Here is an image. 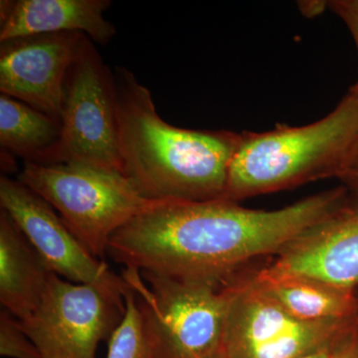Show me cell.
Wrapping results in <instances>:
<instances>
[{"instance_id":"6da1fadb","label":"cell","mask_w":358,"mask_h":358,"mask_svg":"<svg viewBox=\"0 0 358 358\" xmlns=\"http://www.w3.org/2000/svg\"><path fill=\"white\" fill-rule=\"evenodd\" d=\"M343 193L339 185L275 210L225 199L159 201L113 235L107 254L145 274L224 287L327 217Z\"/></svg>"},{"instance_id":"7a4b0ae2","label":"cell","mask_w":358,"mask_h":358,"mask_svg":"<svg viewBox=\"0 0 358 358\" xmlns=\"http://www.w3.org/2000/svg\"><path fill=\"white\" fill-rule=\"evenodd\" d=\"M122 173L155 201L225 199L241 134L178 128L157 114L152 94L126 67H115Z\"/></svg>"},{"instance_id":"3957f363","label":"cell","mask_w":358,"mask_h":358,"mask_svg":"<svg viewBox=\"0 0 358 358\" xmlns=\"http://www.w3.org/2000/svg\"><path fill=\"white\" fill-rule=\"evenodd\" d=\"M357 138L358 93L352 87L333 112L313 124L244 131L231 162L225 199L239 202L338 178L348 169Z\"/></svg>"},{"instance_id":"277c9868","label":"cell","mask_w":358,"mask_h":358,"mask_svg":"<svg viewBox=\"0 0 358 358\" xmlns=\"http://www.w3.org/2000/svg\"><path fill=\"white\" fill-rule=\"evenodd\" d=\"M17 179L46 200L101 260L113 235L159 202L143 197L120 171L86 164L25 162Z\"/></svg>"},{"instance_id":"5b68a950","label":"cell","mask_w":358,"mask_h":358,"mask_svg":"<svg viewBox=\"0 0 358 358\" xmlns=\"http://www.w3.org/2000/svg\"><path fill=\"white\" fill-rule=\"evenodd\" d=\"M140 301L152 358H208L220 353L226 286L180 281L124 268Z\"/></svg>"},{"instance_id":"8992f818","label":"cell","mask_w":358,"mask_h":358,"mask_svg":"<svg viewBox=\"0 0 358 358\" xmlns=\"http://www.w3.org/2000/svg\"><path fill=\"white\" fill-rule=\"evenodd\" d=\"M124 280L78 284L53 274L38 307L21 326L41 358H96L124 317Z\"/></svg>"},{"instance_id":"52a82bcc","label":"cell","mask_w":358,"mask_h":358,"mask_svg":"<svg viewBox=\"0 0 358 358\" xmlns=\"http://www.w3.org/2000/svg\"><path fill=\"white\" fill-rule=\"evenodd\" d=\"M61 134L45 164H81L122 173L114 72L89 37L66 78Z\"/></svg>"},{"instance_id":"ba28073f","label":"cell","mask_w":358,"mask_h":358,"mask_svg":"<svg viewBox=\"0 0 358 358\" xmlns=\"http://www.w3.org/2000/svg\"><path fill=\"white\" fill-rule=\"evenodd\" d=\"M246 272L226 285L223 358H300L331 343L352 319L329 322L296 319L260 293Z\"/></svg>"},{"instance_id":"9c48e42d","label":"cell","mask_w":358,"mask_h":358,"mask_svg":"<svg viewBox=\"0 0 358 358\" xmlns=\"http://www.w3.org/2000/svg\"><path fill=\"white\" fill-rule=\"evenodd\" d=\"M345 193L327 217L259 268L268 275H305L358 289V169L338 178Z\"/></svg>"},{"instance_id":"30bf717a","label":"cell","mask_w":358,"mask_h":358,"mask_svg":"<svg viewBox=\"0 0 358 358\" xmlns=\"http://www.w3.org/2000/svg\"><path fill=\"white\" fill-rule=\"evenodd\" d=\"M86 35H33L1 42L0 92L60 122L66 78Z\"/></svg>"},{"instance_id":"8fae6325","label":"cell","mask_w":358,"mask_h":358,"mask_svg":"<svg viewBox=\"0 0 358 358\" xmlns=\"http://www.w3.org/2000/svg\"><path fill=\"white\" fill-rule=\"evenodd\" d=\"M0 207L54 274L78 284L103 281L115 275L75 236L46 200L18 179L0 178Z\"/></svg>"},{"instance_id":"7c38bea8","label":"cell","mask_w":358,"mask_h":358,"mask_svg":"<svg viewBox=\"0 0 358 358\" xmlns=\"http://www.w3.org/2000/svg\"><path fill=\"white\" fill-rule=\"evenodd\" d=\"M110 0H16L0 4V43L20 37L78 32L99 44L114 38L103 13Z\"/></svg>"},{"instance_id":"4fadbf2b","label":"cell","mask_w":358,"mask_h":358,"mask_svg":"<svg viewBox=\"0 0 358 358\" xmlns=\"http://www.w3.org/2000/svg\"><path fill=\"white\" fill-rule=\"evenodd\" d=\"M246 274L260 293L303 322H343L358 313V289L305 275H268L258 268Z\"/></svg>"},{"instance_id":"5bb4252c","label":"cell","mask_w":358,"mask_h":358,"mask_svg":"<svg viewBox=\"0 0 358 358\" xmlns=\"http://www.w3.org/2000/svg\"><path fill=\"white\" fill-rule=\"evenodd\" d=\"M52 273L18 226L0 211V303L25 320L38 307Z\"/></svg>"},{"instance_id":"9a60e30c","label":"cell","mask_w":358,"mask_h":358,"mask_svg":"<svg viewBox=\"0 0 358 358\" xmlns=\"http://www.w3.org/2000/svg\"><path fill=\"white\" fill-rule=\"evenodd\" d=\"M60 134L57 120L0 94V145L9 154L25 162L45 164Z\"/></svg>"},{"instance_id":"2e32d148","label":"cell","mask_w":358,"mask_h":358,"mask_svg":"<svg viewBox=\"0 0 358 358\" xmlns=\"http://www.w3.org/2000/svg\"><path fill=\"white\" fill-rule=\"evenodd\" d=\"M124 285V317L109 339L107 358H152L140 301L133 289Z\"/></svg>"},{"instance_id":"e0dca14e","label":"cell","mask_w":358,"mask_h":358,"mask_svg":"<svg viewBox=\"0 0 358 358\" xmlns=\"http://www.w3.org/2000/svg\"><path fill=\"white\" fill-rule=\"evenodd\" d=\"M0 355L7 358H41L20 320L3 308L0 313Z\"/></svg>"},{"instance_id":"ac0fdd59","label":"cell","mask_w":358,"mask_h":358,"mask_svg":"<svg viewBox=\"0 0 358 358\" xmlns=\"http://www.w3.org/2000/svg\"><path fill=\"white\" fill-rule=\"evenodd\" d=\"M333 358H358V313L346 322L336 336Z\"/></svg>"},{"instance_id":"d6986e66","label":"cell","mask_w":358,"mask_h":358,"mask_svg":"<svg viewBox=\"0 0 358 358\" xmlns=\"http://www.w3.org/2000/svg\"><path fill=\"white\" fill-rule=\"evenodd\" d=\"M327 8L331 9L345 23L350 30L358 53V0H331L327 1ZM358 93V79L352 86Z\"/></svg>"},{"instance_id":"ffe728a7","label":"cell","mask_w":358,"mask_h":358,"mask_svg":"<svg viewBox=\"0 0 358 358\" xmlns=\"http://www.w3.org/2000/svg\"><path fill=\"white\" fill-rule=\"evenodd\" d=\"M336 338H334L331 343L320 346V348H317V350H313V352H308L307 355H303V357L300 358H333L334 343V341H336Z\"/></svg>"},{"instance_id":"44dd1931","label":"cell","mask_w":358,"mask_h":358,"mask_svg":"<svg viewBox=\"0 0 358 358\" xmlns=\"http://www.w3.org/2000/svg\"><path fill=\"white\" fill-rule=\"evenodd\" d=\"M358 169V138L355 148H353L352 155H350V162H348V169Z\"/></svg>"},{"instance_id":"7402d4cb","label":"cell","mask_w":358,"mask_h":358,"mask_svg":"<svg viewBox=\"0 0 358 358\" xmlns=\"http://www.w3.org/2000/svg\"><path fill=\"white\" fill-rule=\"evenodd\" d=\"M208 358H223V357H221L220 353H218V355H213V357H208Z\"/></svg>"}]
</instances>
